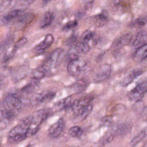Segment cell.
Masks as SVG:
<instances>
[{"mask_svg":"<svg viewBox=\"0 0 147 147\" xmlns=\"http://www.w3.org/2000/svg\"><path fill=\"white\" fill-rule=\"evenodd\" d=\"M72 99L71 96L62 99L53 106V109L56 111L63 110L71 107L72 103Z\"/></svg>","mask_w":147,"mask_h":147,"instance_id":"20","label":"cell"},{"mask_svg":"<svg viewBox=\"0 0 147 147\" xmlns=\"http://www.w3.org/2000/svg\"><path fill=\"white\" fill-rule=\"evenodd\" d=\"M147 45L144 44L137 48L133 55V59L137 63H141L146 59Z\"/></svg>","mask_w":147,"mask_h":147,"instance_id":"16","label":"cell"},{"mask_svg":"<svg viewBox=\"0 0 147 147\" xmlns=\"http://www.w3.org/2000/svg\"><path fill=\"white\" fill-rule=\"evenodd\" d=\"M26 42H27V38L26 37H22L16 42V44L13 46L12 48L13 51L15 52H16L18 49L22 47L24 45L26 44Z\"/></svg>","mask_w":147,"mask_h":147,"instance_id":"35","label":"cell"},{"mask_svg":"<svg viewBox=\"0 0 147 147\" xmlns=\"http://www.w3.org/2000/svg\"><path fill=\"white\" fill-rule=\"evenodd\" d=\"M49 111L47 109H40L35 111L31 117V125L40 126V125L49 115Z\"/></svg>","mask_w":147,"mask_h":147,"instance_id":"11","label":"cell"},{"mask_svg":"<svg viewBox=\"0 0 147 147\" xmlns=\"http://www.w3.org/2000/svg\"><path fill=\"white\" fill-rule=\"evenodd\" d=\"M94 36V33L92 31L87 30L83 32V33L81 36V40L88 42L91 40Z\"/></svg>","mask_w":147,"mask_h":147,"instance_id":"34","label":"cell"},{"mask_svg":"<svg viewBox=\"0 0 147 147\" xmlns=\"http://www.w3.org/2000/svg\"><path fill=\"white\" fill-rule=\"evenodd\" d=\"M75 49L78 53L85 54L89 52L90 50V47L88 42L81 40L78 41L75 44Z\"/></svg>","mask_w":147,"mask_h":147,"instance_id":"25","label":"cell"},{"mask_svg":"<svg viewBox=\"0 0 147 147\" xmlns=\"http://www.w3.org/2000/svg\"><path fill=\"white\" fill-rule=\"evenodd\" d=\"M56 95L53 91L44 92L35 94L31 99V103L33 105H38L40 103L49 102L53 99Z\"/></svg>","mask_w":147,"mask_h":147,"instance_id":"9","label":"cell"},{"mask_svg":"<svg viewBox=\"0 0 147 147\" xmlns=\"http://www.w3.org/2000/svg\"><path fill=\"white\" fill-rule=\"evenodd\" d=\"M147 91V84L146 81L137 84L128 94V98L131 101L141 100Z\"/></svg>","mask_w":147,"mask_h":147,"instance_id":"6","label":"cell"},{"mask_svg":"<svg viewBox=\"0 0 147 147\" xmlns=\"http://www.w3.org/2000/svg\"><path fill=\"white\" fill-rule=\"evenodd\" d=\"M1 118H2V114H1V109H0V119H1Z\"/></svg>","mask_w":147,"mask_h":147,"instance_id":"39","label":"cell"},{"mask_svg":"<svg viewBox=\"0 0 147 147\" xmlns=\"http://www.w3.org/2000/svg\"><path fill=\"white\" fill-rule=\"evenodd\" d=\"M144 70L142 68H137L131 71L120 82V84L122 87H126L131 83L134 79L143 74Z\"/></svg>","mask_w":147,"mask_h":147,"instance_id":"14","label":"cell"},{"mask_svg":"<svg viewBox=\"0 0 147 147\" xmlns=\"http://www.w3.org/2000/svg\"><path fill=\"white\" fill-rule=\"evenodd\" d=\"M108 21V13L106 11H102L101 13L95 15L93 18V22L96 27L100 28L104 26Z\"/></svg>","mask_w":147,"mask_h":147,"instance_id":"21","label":"cell"},{"mask_svg":"<svg viewBox=\"0 0 147 147\" xmlns=\"http://www.w3.org/2000/svg\"><path fill=\"white\" fill-rule=\"evenodd\" d=\"M111 67L110 64H105L99 67L92 77L95 83L102 82L107 79L111 75Z\"/></svg>","mask_w":147,"mask_h":147,"instance_id":"5","label":"cell"},{"mask_svg":"<svg viewBox=\"0 0 147 147\" xmlns=\"http://www.w3.org/2000/svg\"><path fill=\"white\" fill-rule=\"evenodd\" d=\"M16 0H2L0 3V12H2L13 5Z\"/></svg>","mask_w":147,"mask_h":147,"instance_id":"32","label":"cell"},{"mask_svg":"<svg viewBox=\"0 0 147 147\" xmlns=\"http://www.w3.org/2000/svg\"><path fill=\"white\" fill-rule=\"evenodd\" d=\"M88 85V81L85 79H79L71 85L70 88L75 93H80L84 91Z\"/></svg>","mask_w":147,"mask_h":147,"instance_id":"19","label":"cell"},{"mask_svg":"<svg viewBox=\"0 0 147 147\" xmlns=\"http://www.w3.org/2000/svg\"><path fill=\"white\" fill-rule=\"evenodd\" d=\"M78 25V22L76 20H74V21H71L68 22L67 23H66L63 26V30H70L74 28H75L76 26H77V25Z\"/></svg>","mask_w":147,"mask_h":147,"instance_id":"36","label":"cell"},{"mask_svg":"<svg viewBox=\"0 0 147 147\" xmlns=\"http://www.w3.org/2000/svg\"><path fill=\"white\" fill-rule=\"evenodd\" d=\"M44 2H49V1H52V0H44Z\"/></svg>","mask_w":147,"mask_h":147,"instance_id":"40","label":"cell"},{"mask_svg":"<svg viewBox=\"0 0 147 147\" xmlns=\"http://www.w3.org/2000/svg\"><path fill=\"white\" fill-rule=\"evenodd\" d=\"M132 38V34L130 32H125L121 34L115 41V47L121 48L130 43Z\"/></svg>","mask_w":147,"mask_h":147,"instance_id":"17","label":"cell"},{"mask_svg":"<svg viewBox=\"0 0 147 147\" xmlns=\"http://www.w3.org/2000/svg\"><path fill=\"white\" fill-rule=\"evenodd\" d=\"M113 122V117L109 115V116H105L103 117L100 119V126L103 127V126H110L112 125Z\"/></svg>","mask_w":147,"mask_h":147,"instance_id":"33","label":"cell"},{"mask_svg":"<svg viewBox=\"0 0 147 147\" xmlns=\"http://www.w3.org/2000/svg\"><path fill=\"white\" fill-rule=\"evenodd\" d=\"M134 109L138 113H141L144 110V105L141 100L136 101V103L134 106Z\"/></svg>","mask_w":147,"mask_h":147,"instance_id":"37","label":"cell"},{"mask_svg":"<svg viewBox=\"0 0 147 147\" xmlns=\"http://www.w3.org/2000/svg\"><path fill=\"white\" fill-rule=\"evenodd\" d=\"M34 0H18L16 3L15 9L24 11L33 2Z\"/></svg>","mask_w":147,"mask_h":147,"instance_id":"30","label":"cell"},{"mask_svg":"<svg viewBox=\"0 0 147 147\" xmlns=\"http://www.w3.org/2000/svg\"><path fill=\"white\" fill-rule=\"evenodd\" d=\"M55 17L53 13L51 12H46L40 22V28H45L49 26H50L54 20Z\"/></svg>","mask_w":147,"mask_h":147,"instance_id":"24","label":"cell"},{"mask_svg":"<svg viewBox=\"0 0 147 147\" xmlns=\"http://www.w3.org/2000/svg\"><path fill=\"white\" fill-rule=\"evenodd\" d=\"M34 18V14L32 13H25L20 15L14 24V28L17 30H21L25 29L30 24Z\"/></svg>","mask_w":147,"mask_h":147,"instance_id":"8","label":"cell"},{"mask_svg":"<svg viewBox=\"0 0 147 147\" xmlns=\"http://www.w3.org/2000/svg\"><path fill=\"white\" fill-rule=\"evenodd\" d=\"M87 66V62L85 60L79 57L70 60L67 65V71L69 75L72 76H79Z\"/></svg>","mask_w":147,"mask_h":147,"instance_id":"4","label":"cell"},{"mask_svg":"<svg viewBox=\"0 0 147 147\" xmlns=\"http://www.w3.org/2000/svg\"><path fill=\"white\" fill-rule=\"evenodd\" d=\"M31 123V117L23 118L9 132L7 141L9 144L19 143L28 137V131Z\"/></svg>","mask_w":147,"mask_h":147,"instance_id":"1","label":"cell"},{"mask_svg":"<svg viewBox=\"0 0 147 147\" xmlns=\"http://www.w3.org/2000/svg\"><path fill=\"white\" fill-rule=\"evenodd\" d=\"M3 108L9 110L17 115L22 107L23 104L20 98L16 94H10L7 95L3 101Z\"/></svg>","mask_w":147,"mask_h":147,"instance_id":"3","label":"cell"},{"mask_svg":"<svg viewBox=\"0 0 147 147\" xmlns=\"http://www.w3.org/2000/svg\"><path fill=\"white\" fill-rule=\"evenodd\" d=\"M94 97L92 96H85L72 102L71 108L75 115L83 107L91 103Z\"/></svg>","mask_w":147,"mask_h":147,"instance_id":"12","label":"cell"},{"mask_svg":"<svg viewBox=\"0 0 147 147\" xmlns=\"http://www.w3.org/2000/svg\"><path fill=\"white\" fill-rule=\"evenodd\" d=\"M29 67L26 65L20 67L13 74L12 79L13 82H17L25 78L29 73Z\"/></svg>","mask_w":147,"mask_h":147,"instance_id":"18","label":"cell"},{"mask_svg":"<svg viewBox=\"0 0 147 147\" xmlns=\"http://www.w3.org/2000/svg\"><path fill=\"white\" fill-rule=\"evenodd\" d=\"M37 81L38 80H35L34 81L28 83L21 89V92L26 94H29L34 91L38 87V83Z\"/></svg>","mask_w":147,"mask_h":147,"instance_id":"26","label":"cell"},{"mask_svg":"<svg viewBox=\"0 0 147 147\" xmlns=\"http://www.w3.org/2000/svg\"><path fill=\"white\" fill-rule=\"evenodd\" d=\"M92 105L91 103H90L87 105V106H84L82 109H81L76 114V117L80 119V121L84 120L91 113L92 110Z\"/></svg>","mask_w":147,"mask_h":147,"instance_id":"23","label":"cell"},{"mask_svg":"<svg viewBox=\"0 0 147 147\" xmlns=\"http://www.w3.org/2000/svg\"><path fill=\"white\" fill-rule=\"evenodd\" d=\"M131 126L129 123H119L111 125L110 131L115 136L125 135L131 130Z\"/></svg>","mask_w":147,"mask_h":147,"instance_id":"13","label":"cell"},{"mask_svg":"<svg viewBox=\"0 0 147 147\" xmlns=\"http://www.w3.org/2000/svg\"><path fill=\"white\" fill-rule=\"evenodd\" d=\"M83 129L79 126H72L68 131V134L70 136L78 138H80L83 135Z\"/></svg>","mask_w":147,"mask_h":147,"instance_id":"29","label":"cell"},{"mask_svg":"<svg viewBox=\"0 0 147 147\" xmlns=\"http://www.w3.org/2000/svg\"><path fill=\"white\" fill-rule=\"evenodd\" d=\"M146 24V18L140 17L136 19L133 23V26L136 28H140L144 26Z\"/></svg>","mask_w":147,"mask_h":147,"instance_id":"38","label":"cell"},{"mask_svg":"<svg viewBox=\"0 0 147 147\" xmlns=\"http://www.w3.org/2000/svg\"><path fill=\"white\" fill-rule=\"evenodd\" d=\"M146 136V129L144 128L138 134H137L130 142L131 146H135L142 141Z\"/></svg>","mask_w":147,"mask_h":147,"instance_id":"27","label":"cell"},{"mask_svg":"<svg viewBox=\"0 0 147 147\" xmlns=\"http://www.w3.org/2000/svg\"><path fill=\"white\" fill-rule=\"evenodd\" d=\"M114 138V135L110 131L106 133L99 140L98 144L100 145H105L106 144L111 143Z\"/></svg>","mask_w":147,"mask_h":147,"instance_id":"28","label":"cell"},{"mask_svg":"<svg viewBox=\"0 0 147 147\" xmlns=\"http://www.w3.org/2000/svg\"><path fill=\"white\" fill-rule=\"evenodd\" d=\"M63 52L61 48H56L50 54L48 57L41 65L40 68L46 74L50 72L53 68H55L57 65L60 57Z\"/></svg>","mask_w":147,"mask_h":147,"instance_id":"2","label":"cell"},{"mask_svg":"<svg viewBox=\"0 0 147 147\" xmlns=\"http://www.w3.org/2000/svg\"><path fill=\"white\" fill-rule=\"evenodd\" d=\"M65 128V121L63 118H59L55 123L52 124L48 129V136L51 138L54 139L59 137L63 133Z\"/></svg>","mask_w":147,"mask_h":147,"instance_id":"7","label":"cell"},{"mask_svg":"<svg viewBox=\"0 0 147 147\" xmlns=\"http://www.w3.org/2000/svg\"><path fill=\"white\" fill-rule=\"evenodd\" d=\"M22 12L23 11L22 10L14 9L6 14L0 17V24H1L2 25L8 24L11 21L19 17Z\"/></svg>","mask_w":147,"mask_h":147,"instance_id":"15","label":"cell"},{"mask_svg":"<svg viewBox=\"0 0 147 147\" xmlns=\"http://www.w3.org/2000/svg\"><path fill=\"white\" fill-rule=\"evenodd\" d=\"M146 44V32L145 30H141L137 34L133 42V46L136 49Z\"/></svg>","mask_w":147,"mask_h":147,"instance_id":"22","label":"cell"},{"mask_svg":"<svg viewBox=\"0 0 147 147\" xmlns=\"http://www.w3.org/2000/svg\"><path fill=\"white\" fill-rule=\"evenodd\" d=\"M54 37L52 34H47L42 42L37 45L34 48V52L36 55H39L43 53L53 42Z\"/></svg>","mask_w":147,"mask_h":147,"instance_id":"10","label":"cell"},{"mask_svg":"<svg viewBox=\"0 0 147 147\" xmlns=\"http://www.w3.org/2000/svg\"><path fill=\"white\" fill-rule=\"evenodd\" d=\"M45 75H46V74L42 70H41L40 68H38L37 69H34L31 72L30 76L34 80H39L44 78L45 76Z\"/></svg>","mask_w":147,"mask_h":147,"instance_id":"31","label":"cell"}]
</instances>
